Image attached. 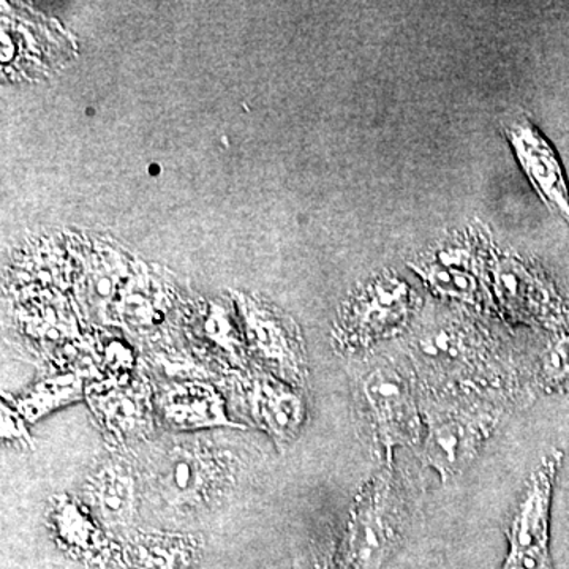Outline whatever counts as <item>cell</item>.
<instances>
[{"label":"cell","mask_w":569,"mask_h":569,"mask_svg":"<svg viewBox=\"0 0 569 569\" xmlns=\"http://www.w3.org/2000/svg\"><path fill=\"white\" fill-rule=\"evenodd\" d=\"M411 268L425 280L427 287L440 298L456 299V301L477 305L478 283L473 276L456 266L440 263V261H421Z\"/></svg>","instance_id":"16"},{"label":"cell","mask_w":569,"mask_h":569,"mask_svg":"<svg viewBox=\"0 0 569 569\" xmlns=\"http://www.w3.org/2000/svg\"><path fill=\"white\" fill-rule=\"evenodd\" d=\"M160 410L168 425L179 430L233 426L224 411L222 396L206 385L182 383L168 388L160 397Z\"/></svg>","instance_id":"11"},{"label":"cell","mask_w":569,"mask_h":569,"mask_svg":"<svg viewBox=\"0 0 569 569\" xmlns=\"http://www.w3.org/2000/svg\"><path fill=\"white\" fill-rule=\"evenodd\" d=\"M48 526L59 545L82 559H99L108 542L99 523L77 498L58 496L48 509Z\"/></svg>","instance_id":"12"},{"label":"cell","mask_w":569,"mask_h":569,"mask_svg":"<svg viewBox=\"0 0 569 569\" xmlns=\"http://www.w3.org/2000/svg\"><path fill=\"white\" fill-rule=\"evenodd\" d=\"M359 419L370 445L391 466L397 449L415 447L425 432V417L413 381L397 367L366 370L355 385Z\"/></svg>","instance_id":"3"},{"label":"cell","mask_w":569,"mask_h":569,"mask_svg":"<svg viewBox=\"0 0 569 569\" xmlns=\"http://www.w3.org/2000/svg\"><path fill=\"white\" fill-rule=\"evenodd\" d=\"M254 351L271 367L276 378L295 388H306L307 365L301 339L295 326L271 313L252 318Z\"/></svg>","instance_id":"9"},{"label":"cell","mask_w":569,"mask_h":569,"mask_svg":"<svg viewBox=\"0 0 569 569\" xmlns=\"http://www.w3.org/2000/svg\"><path fill=\"white\" fill-rule=\"evenodd\" d=\"M152 486L171 511L211 507L233 481V459L211 445L186 443L168 448L152 463Z\"/></svg>","instance_id":"4"},{"label":"cell","mask_w":569,"mask_h":569,"mask_svg":"<svg viewBox=\"0 0 569 569\" xmlns=\"http://www.w3.org/2000/svg\"><path fill=\"white\" fill-rule=\"evenodd\" d=\"M2 437L18 447H31V436L24 427V418L6 403H2Z\"/></svg>","instance_id":"19"},{"label":"cell","mask_w":569,"mask_h":569,"mask_svg":"<svg viewBox=\"0 0 569 569\" xmlns=\"http://www.w3.org/2000/svg\"><path fill=\"white\" fill-rule=\"evenodd\" d=\"M81 378L77 376H61L48 378L31 387L17 400V411L26 421L33 422L51 413L56 408L69 406L82 397Z\"/></svg>","instance_id":"15"},{"label":"cell","mask_w":569,"mask_h":569,"mask_svg":"<svg viewBox=\"0 0 569 569\" xmlns=\"http://www.w3.org/2000/svg\"><path fill=\"white\" fill-rule=\"evenodd\" d=\"M86 496L102 522L108 526L129 522L137 503V477L132 466L122 459L108 460L88 479Z\"/></svg>","instance_id":"10"},{"label":"cell","mask_w":569,"mask_h":569,"mask_svg":"<svg viewBox=\"0 0 569 569\" xmlns=\"http://www.w3.org/2000/svg\"><path fill=\"white\" fill-rule=\"evenodd\" d=\"M408 497L395 468H380L351 505L336 569H383L402 542Z\"/></svg>","instance_id":"1"},{"label":"cell","mask_w":569,"mask_h":569,"mask_svg":"<svg viewBox=\"0 0 569 569\" xmlns=\"http://www.w3.org/2000/svg\"><path fill=\"white\" fill-rule=\"evenodd\" d=\"M539 388L569 391V326L550 340L539 365Z\"/></svg>","instance_id":"17"},{"label":"cell","mask_w":569,"mask_h":569,"mask_svg":"<svg viewBox=\"0 0 569 569\" xmlns=\"http://www.w3.org/2000/svg\"><path fill=\"white\" fill-rule=\"evenodd\" d=\"M500 569H553L550 545L508 549L507 559Z\"/></svg>","instance_id":"18"},{"label":"cell","mask_w":569,"mask_h":569,"mask_svg":"<svg viewBox=\"0 0 569 569\" xmlns=\"http://www.w3.org/2000/svg\"><path fill=\"white\" fill-rule=\"evenodd\" d=\"M503 418L485 397H441L425 406L422 462L449 482L470 467Z\"/></svg>","instance_id":"2"},{"label":"cell","mask_w":569,"mask_h":569,"mask_svg":"<svg viewBox=\"0 0 569 569\" xmlns=\"http://www.w3.org/2000/svg\"><path fill=\"white\" fill-rule=\"evenodd\" d=\"M247 410L260 429L272 437L277 447L293 443L305 427L307 407L301 389L280 378L253 376L241 387Z\"/></svg>","instance_id":"7"},{"label":"cell","mask_w":569,"mask_h":569,"mask_svg":"<svg viewBox=\"0 0 569 569\" xmlns=\"http://www.w3.org/2000/svg\"><path fill=\"white\" fill-rule=\"evenodd\" d=\"M89 406L100 425L119 441L151 429V389L142 383H107L92 387Z\"/></svg>","instance_id":"8"},{"label":"cell","mask_w":569,"mask_h":569,"mask_svg":"<svg viewBox=\"0 0 569 569\" xmlns=\"http://www.w3.org/2000/svg\"><path fill=\"white\" fill-rule=\"evenodd\" d=\"M193 550V539L181 535H140L127 546L126 556L138 569H178Z\"/></svg>","instance_id":"14"},{"label":"cell","mask_w":569,"mask_h":569,"mask_svg":"<svg viewBox=\"0 0 569 569\" xmlns=\"http://www.w3.org/2000/svg\"><path fill=\"white\" fill-rule=\"evenodd\" d=\"M417 307V296L403 280L381 276L348 301L337 340L346 348H365L402 332Z\"/></svg>","instance_id":"5"},{"label":"cell","mask_w":569,"mask_h":569,"mask_svg":"<svg viewBox=\"0 0 569 569\" xmlns=\"http://www.w3.org/2000/svg\"><path fill=\"white\" fill-rule=\"evenodd\" d=\"M496 287L501 306L511 313L516 320H530L542 316L541 310L549 305L548 293L541 283L522 268V266L501 263L496 271Z\"/></svg>","instance_id":"13"},{"label":"cell","mask_w":569,"mask_h":569,"mask_svg":"<svg viewBox=\"0 0 569 569\" xmlns=\"http://www.w3.org/2000/svg\"><path fill=\"white\" fill-rule=\"evenodd\" d=\"M505 134L549 211L569 224L568 183L552 146L527 118H515L505 123Z\"/></svg>","instance_id":"6"}]
</instances>
